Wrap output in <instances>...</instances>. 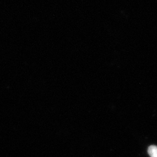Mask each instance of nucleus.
<instances>
[{"mask_svg": "<svg viewBox=\"0 0 157 157\" xmlns=\"http://www.w3.org/2000/svg\"><path fill=\"white\" fill-rule=\"evenodd\" d=\"M148 154L151 157H157V146H149L148 148Z\"/></svg>", "mask_w": 157, "mask_h": 157, "instance_id": "f257e3e1", "label": "nucleus"}]
</instances>
